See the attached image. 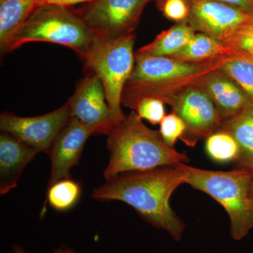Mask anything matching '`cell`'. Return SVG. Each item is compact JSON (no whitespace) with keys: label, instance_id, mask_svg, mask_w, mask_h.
Masks as SVG:
<instances>
[{"label":"cell","instance_id":"1","mask_svg":"<svg viewBox=\"0 0 253 253\" xmlns=\"http://www.w3.org/2000/svg\"><path fill=\"white\" fill-rule=\"evenodd\" d=\"M181 164L118 174L94 189L91 197L101 202L126 203L150 225L179 241L185 225L170 207L169 199L179 186L185 184Z\"/></svg>","mask_w":253,"mask_h":253},{"label":"cell","instance_id":"2","mask_svg":"<svg viewBox=\"0 0 253 253\" xmlns=\"http://www.w3.org/2000/svg\"><path fill=\"white\" fill-rule=\"evenodd\" d=\"M107 149L109 161L104 171L106 180L123 173L189 162L185 154L167 146L159 131L148 127L134 111L110 133Z\"/></svg>","mask_w":253,"mask_h":253},{"label":"cell","instance_id":"3","mask_svg":"<svg viewBox=\"0 0 253 253\" xmlns=\"http://www.w3.org/2000/svg\"><path fill=\"white\" fill-rule=\"evenodd\" d=\"M221 58L204 63H191L163 56L135 54V63L122 96V105L129 108L144 97L163 99L181 88L196 84L205 76L221 68Z\"/></svg>","mask_w":253,"mask_h":253},{"label":"cell","instance_id":"4","mask_svg":"<svg viewBox=\"0 0 253 253\" xmlns=\"http://www.w3.org/2000/svg\"><path fill=\"white\" fill-rule=\"evenodd\" d=\"M185 184L217 201L230 219V236L241 241L253 229V212L250 203L253 172L245 168L214 171L181 164Z\"/></svg>","mask_w":253,"mask_h":253},{"label":"cell","instance_id":"5","mask_svg":"<svg viewBox=\"0 0 253 253\" xmlns=\"http://www.w3.org/2000/svg\"><path fill=\"white\" fill-rule=\"evenodd\" d=\"M96 38L84 20L67 8L42 4L33 10L19 28L9 51L32 42H47L71 48L83 57Z\"/></svg>","mask_w":253,"mask_h":253},{"label":"cell","instance_id":"6","mask_svg":"<svg viewBox=\"0 0 253 253\" xmlns=\"http://www.w3.org/2000/svg\"><path fill=\"white\" fill-rule=\"evenodd\" d=\"M134 44L133 33L111 39L96 37L82 57L101 81L110 109L119 122L126 117L121 108L122 96L135 63Z\"/></svg>","mask_w":253,"mask_h":253},{"label":"cell","instance_id":"7","mask_svg":"<svg viewBox=\"0 0 253 253\" xmlns=\"http://www.w3.org/2000/svg\"><path fill=\"white\" fill-rule=\"evenodd\" d=\"M184 121L186 129L181 140L190 147L198 141L208 138L220 127L222 123L219 111L209 95L196 84L185 86L163 99Z\"/></svg>","mask_w":253,"mask_h":253},{"label":"cell","instance_id":"8","mask_svg":"<svg viewBox=\"0 0 253 253\" xmlns=\"http://www.w3.org/2000/svg\"><path fill=\"white\" fill-rule=\"evenodd\" d=\"M71 118L67 102L52 112L34 117L2 113L0 116V129L16 136L37 153L48 154L56 136Z\"/></svg>","mask_w":253,"mask_h":253},{"label":"cell","instance_id":"9","mask_svg":"<svg viewBox=\"0 0 253 253\" xmlns=\"http://www.w3.org/2000/svg\"><path fill=\"white\" fill-rule=\"evenodd\" d=\"M149 1L92 0L82 18L98 38H118L133 33Z\"/></svg>","mask_w":253,"mask_h":253},{"label":"cell","instance_id":"10","mask_svg":"<svg viewBox=\"0 0 253 253\" xmlns=\"http://www.w3.org/2000/svg\"><path fill=\"white\" fill-rule=\"evenodd\" d=\"M68 103L71 117L90 126L96 134L109 136L120 123L110 109L104 86L96 75L84 78Z\"/></svg>","mask_w":253,"mask_h":253},{"label":"cell","instance_id":"11","mask_svg":"<svg viewBox=\"0 0 253 253\" xmlns=\"http://www.w3.org/2000/svg\"><path fill=\"white\" fill-rule=\"evenodd\" d=\"M189 1L190 11L186 22L195 32L220 41L234 33L252 15L216 0Z\"/></svg>","mask_w":253,"mask_h":253},{"label":"cell","instance_id":"12","mask_svg":"<svg viewBox=\"0 0 253 253\" xmlns=\"http://www.w3.org/2000/svg\"><path fill=\"white\" fill-rule=\"evenodd\" d=\"M95 134L90 126L71 118L56 136L48 152L51 169L47 188L61 179L71 177V169L79 164L88 138Z\"/></svg>","mask_w":253,"mask_h":253},{"label":"cell","instance_id":"13","mask_svg":"<svg viewBox=\"0 0 253 253\" xmlns=\"http://www.w3.org/2000/svg\"><path fill=\"white\" fill-rule=\"evenodd\" d=\"M220 68L205 76L197 84L209 95L223 122L242 111L252 101L242 88Z\"/></svg>","mask_w":253,"mask_h":253},{"label":"cell","instance_id":"14","mask_svg":"<svg viewBox=\"0 0 253 253\" xmlns=\"http://www.w3.org/2000/svg\"><path fill=\"white\" fill-rule=\"evenodd\" d=\"M38 154L22 141L3 131L0 135V194L5 195L17 186L26 166Z\"/></svg>","mask_w":253,"mask_h":253},{"label":"cell","instance_id":"15","mask_svg":"<svg viewBox=\"0 0 253 253\" xmlns=\"http://www.w3.org/2000/svg\"><path fill=\"white\" fill-rule=\"evenodd\" d=\"M218 130L229 133L237 142L238 166L253 171V102L234 117L223 121Z\"/></svg>","mask_w":253,"mask_h":253},{"label":"cell","instance_id":"16","mask_svg":"<svg viewBox=\"0 0 253 253\" xmlns=\"http://www.w3.org/2000/svg\"><path fill=\"white\" fill-rule=\"evenodd\" d=\"M38 6L36 0L0 1V47L9 52L15 35Z\"/></svg>","mask_w":253,"mask_h":253},{"label":"cell","instance_id":"17","mask_svg":"<svg viewBox=\"0 0 253 253\" xmlns=\"http://www.w3.org/2000/svg\"><path fill=\"white\" fill-rule=\"evenodd\" d=\"M195 34L194 30L186 21L177 23L158 35L152 42L140 48L136 54L171 57L182 49Z\"/></svg>","mask_w":253,"mask_h":253},{"label":"cell","instance_id":"18","mask_svg":"<svg viewBox=\"0 0 253 253\" xmlns=\"http://www.w3.org/2000/svg\"><path fill=\"white\" fill-rule=\"evenodd\" d=\"M233 55L227 46L219 40L205 33L195 34L182 49L170 58L191 63H204Z\"/></svg>","mask_w":253,"mask_h":253},{"label":"cell","instance_id":"19","mask_svg":"<svg viewBox=\"0 0 253 253\" xmlns=\"http://www.w3.org/2000/svg\"><path fill=\"white\" fill-rule=\"evenodd\" d=\"M81 182L70 178L61 179L47 188L46 198L41 214L45 212L46 206L49 204L57 212H66L76 206L81 199Z\"/></svg>","mask_w":253,"mask_h":253},{"label":"cell","instance_id":"20","mask_svg":"<svg viewBox=\"0 0 253 253\" xmlns=\"http://www.w3.org/2000/svg\"><path fill=\"white\" fill-rule=\"evenodd\" d=\"M221 71L237 83L253 102V59L234 55L224 60Z\"/></svg>","mask_w":253,"mask_h":253},{"label":"cell","instance_id":"21","mask_svg":"<svg viewBox=\"0 0 253 253\" xmlns=\"http://www.w3.org/2000/svg\"><path fill=\"white\" fill-rule=\"evenodd\" d=\"M206 151L212 161L225 163L236 161L239 155V146L230 134L217 130L206 138Z\"/></svg>","mask_w":253,"mask_h":253},{"label":"cell","instance_id":"22","mask_svg":"<svg viewBox=\"0 0 253 253\" xmlns=\"http://www.w3.org/2000/svg\"><path fill=\"white\" fill-rule=\"evenodd\" d=\"M231 54L242 55L253 59V14L234 33L221 41Z\"/></svg>","mask_w":253,"mask_h":253},{"label":"cell","instance_id":"23","mask_svg":"<svg viewBox=\"0 0 253 253\" xmlns=\"http://www.w3.org/2000/svg\"><path fill=\"white\" fill-rule=\"evenodd\" d=\"M165 103L161 99L154 97H144L131 105L130 109L134 110L141 119H145L151 125L160 124L166 116Z\"/></svg>","mask_w":253,"mask_h":253},{"label":"cell","instance_id":"24","mask_svg":"<svg viewBox=\"0 0 253 253\" xmlns=\"http://www.w3.org/2000/svg\"><path fill=\"white\" fill-rule=\"evenodd\" d=\"M185 129L184 121L172 112L165 116L160 123V134L166 145L172 149L176 140L182 137Z\"/></svg>","mask_w":253,"mask_h":253},{"label":"cell","instance_id":"25","mask_svg":"<svg viewBox=\"0 0 253 253\" xmlns=\"http://www.w3.org/2000/svg\"><path fill=\"white\" fill-rule=\"evenodd\" d=\"M160 5L164 16L171 21L183 22L189 16V0H164Z\"/></svg>","mask_w":253,"mask_h":253},{"label":"cell","instance_id":"26","mask_svg":"<svg viewBox=\"0 0 253 253\" xmlns=\"http://www.w3.org/2000/svg\"><path fill=\"white\" fill-rule=\"evenodd\" d=\"M216 1H221V2L225 3V4L231 5V6H236L239 9L249 13V14H253V8L252 1L251 0H216Z\"/></svg>","mask_w":253,"mask_h":253},{"label":"cell","instance_id":"27","mask_svg":"<svg viewBox=\"0 0 253 253\" xmlns=\"http://www.w3.org/2000/svg\"><path fill=\"white\" fill-rule=\"evenodd\" d=\"M91 1L92 0H43L38 4V6L42 4H54L67 7V6H72V5Z\"/></svg>","mask_w":253,"mask_h":253},{"label":"cell","instance_id":"28","mask_svg":"<svg viewBox=\"0 0 253 253\" xmlns=\"http://www.w3.org/2000/svg\"><path fill=\"white\" fill-rule=\"evenodd\" d=\"M27 253L25 251L22 246L15 245L13 248L12 253ZM53 253H76L73 249L68 248L66 246H60L59 249H56Z\"/></svg>","mask_w":253,"mask_h":253},{"label":"cell","instance_id":"29","mask_svg":"<svg viewBox=\"0 0 253 253\" xmlns=\"http://www.w3.org/2000/svg\"><path fill=\"white\" fill-rule=\"evenodd\" d=\"M252 181H251V189H250V203H251V208H252L253 212V171Z\"/></svg>","mask_w":253,"mask_h":253},{"label":"cell","instance_id":"30","mask_svg":"<svg viewBox=\"0 0 253 253\" xmlns=\"http://www.w3.org/2000/svg\"><path fill=\"white\" fill-rule=\"evenodd\" d=\"M37 1H38V4H39L40 3H41L42 1H43V0H37Z\"/></svg>","mask_w":253,"mask_h":253},{"label":"cell","instance_id":"31","mask_svg":"<svg viewBox=\"0 0 253 253\" xmlns=\"http://www.w3.org/2000/svg\"><path fill=\"white\" fill-rule=\"evenodd\" d=\"M163 1H164V0H158V3H161Z\"/></svg>","mask_w":253,"mask_h":253},{"label":"cell","instance_id":"32","mask_svg":"<svg viewBox=\"0 0 253 253\" xmlns=\"http://www.w3.org/2000/svg\"><path fill=\"white\" fill-rule=\"evenodd\" d=\"M252 1L253 8V0H251Z\"/></svg>","mask_w":253,"mask_h":253},{"label":"cell","instance_id":"33","mask_svg":"<svg viewBox=\"0 0 253 253\" xmlns=\"http://www.w3.org/2000/svg\"><path fill=\"white\" fill-rule=\"evenodd\" d=\"M4 1V0H0V1Z\"/></svg>","mask_w":253,"mask_h":253},{"label":"cell","instance_id":"34","mask_svg":"<svg viewBox=\"0 0 253 253\" xmlns=\"http://www.w3.org/2000/svg\"><path fill=\"white\" fill-rule=\"evenodd\" d=\"M36 1H37V0H36ZM37 3H38V1H37Z\"/></svg>","mask_w":253,"mask_h":253}]
</instances>
